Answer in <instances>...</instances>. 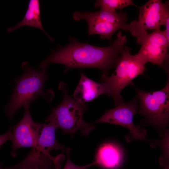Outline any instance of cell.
<instances>
[{"label":"cell","mask_w":169,"mask_h":169,"mask_svg":"<svg viewBox=\"0 0 169 169\" xmlns=\"http://www.w3.org/2000/svg\"><path fill=\"white\" fill-rule=\"evenodd\" d=\"M70 39L68 45L54 51L40 63L38 68L57 63L65 66V72L73 68H94L101 69L102 74L108 75L110 69L115 67L127 42L126 36L120 32L114 42L106 47L96 46Z\"/></svg>","instance_id":"cell-1"},{"label":"cell","mask_w":169,"mask_h":169,"mask_svg":"<svg viewBox=\"0 0 169 169\" xmlns=\"http://www.w3.org/2000/svg\"><path fill=\"white\" fill-rule=\"evenodd\" d=\"M22 66L23 73L15 79L16 86L10 102L4 108L6 115L10 119L20 107H29L31 102L38 97H43L50 102L54 96L52 90L44 91V89L45 83L48 79L47 67L39 70L31 66L26 61L22 63Z\"/></svg>","instance_id":"cell-2"},{"label":"cell","mask_w":169,"mask_h":169,"mask_svg":"<svg viewBox=\"0 0 169 169\" xmlns=\"http://www.w3.org/2000/svg\"><path fill=\"white\" fill-rule=\"evenodd\" d=\"M58 89L63 93V100L58 106L52 108L46 122H52L57 129L61 128L64 132L72 136L79 131L81 135L87 136L95 128L83 119L84 113L88 108L87 105L70 96L67 85L64 82H60Z\"/></svg>","instance_id":"cell-3"},{"label":"cell","mask_w":169,"mask_h":169,"mask_svg":"<svg viewBox=\"0 0 169 169\" xmlns=\"http://www.w3.org/2000/svg\"><path fill=\"white\" fill-rule=\"evenodd\" d=\"M130 47L125 46L115 66L116 69L110 76L102 74L101 80L107 85L109 96L113 98L115 106L124 102L120 95L126 86L133 85L132 80L142 74L146 69L145 64L136 55L130 52Z\"/></svg>","instance_id":"cell-4"},{"label":"cell","mask_w":169,"mask_h":169,"mask_svg":"<svg viewBox=\"0 0 169 169\" xmlns=\"http://www.w3.org/2000/svg\"><path fill=\"white\" fill-rule=\"evenodd\" d=\"M139 102V112L148 122L161 128H166L169 119V79L162 90L146 92L136 88Z\"/></svg>","instance_id":"cell-5"},{"label":"cell","mask_w":169,"mask_h":169,"mask_svg":"<svg viewBox=\"0 0 169 169\" xmlns=\"http://www.w3.org/2000/svg\"><path fill=\"white\" fill-rule=\"evenodd\" d=\"M136 38L141 47L136 54L145 64L147 62L156 64L168 72L165 64L167 65L168 62L169 41L165 31L160 28L150 33L147 31Z\"/></svg>","instance_id":"cell-6"},{"label":"cell","mask_w":169,"mask_h":169,"mask_svg":"<svg viewBox=\"0 0 169 169\" xmlns=\"http://www.w3.org/2000/svg\"><path fill=\"white\" fill-rule=\"evenodd\" d=\"M137 96L131 101L120 103L116 107L108 110L95 123H106L118 125L128 129L130 133L126 137L128 142L132 140L147 141L145 129L139 126H135L133 122L134 115L138 113Z\"/></svg>","instance_id":"cell-7"},{"label":"cell","mask_w":169,"mask_h":169,"mask_svg":"<svg viewBox=\"0 0 169 169\" xmlns=\"http://www.w3.org/2000/svg\"><path fill=\"white\" fill-rule=\"evenodd\" d=\"M169 1L163 3L160 0H150L138 7L139 13L137 20L127 24L126 31L136 37L144 33L147 30H156L164 25V18Z\"/></svg>","instance_id":"cell-8"},{"label":"cell","mask_w":169,"mask_h":169,"mask_svg":"<svg viewBox=\"0 0 169 169\" xmlns=\"http://www.w3.org/2000/svg\"><path fill=\"white\" fill-rule=\"evenodd\" d=\"M24 114L21 120L11 130L12 134V155L23 147H35L37 143L41 123L35 122L32 118L29 107L24 108Z\"/></svg>","instance_id":"cell-9"},{"label":"cell","mask_w":169,"mask_h":169,"mask_svg":"<svg viewBox=\"0 0 169 169\" xmlns=\"http://www.w3.org/2000/svg\"><path fill=\"white\" fill-rule=\"evenodd\" d=\"M60 166L58 159L34 147L21 162L4 169H60Z\"/></svg>","instance_id":"cell-10"},{"label":"cell","mask_w":169,"mask_h":169,"mask_svg":"<svg viewBox=\"0 0 169 169\" xmlns=\"http://www.w3.org/2000/svg\"><path fill=\"white\" fill-rule=\"evenodd\" d=\"M103 94L109 96L108 89L105 83H97L81 73L79 83L73 95L75 100L85 103L95 99Z\"/></svg>","instance_id":"cell-11"},{"label":"cell","mask_w":169,"mask_h":169,"mask_svg":"<svg viewBox=\"0 0 169 169\" xmlns=\"http://www.w3.org/2000/svg\"><path fill=\"white\" fill-rule=\"evenodd\" d=\"M119 148L112 143L102 145L98 150L94 162L95 165L107 169H118L122 161Z\"/></svg>","instance_id":"cell-12"},{"label":"cell","mask_w":169,"mask_h":169,"mask_svg":"<svg viewBox=\"0 0 169 169\" xmlns=\"http://www.w3.org/2000/svg\"><path fill=\"white\" fill-rule=\"evenodd\" d=\"M57 127L51 122L41 124L37 143L35 147L49 153L52 150H64V147L57 141L55 131Z\"/></svg>","instance_id":"cell-13"},{"label":"cell","mask_w":169,"mask_h":169,"mask_svg":"<svg viewBox=\"0 0 169 169\" xmlns=\"http://www.w3.org/2000/svg\"><path fill=\"white\" fill-rule=\"evenodd\" d=\"M73 18L76 21L81 19L86 21L94 19L115 24H125L127 19L125 13H117L101 9L99 11L82 13L78 11L74 12Z\"/></svg>","instance_id":"cell-14"},{"label":"cell","mask_w":169,"mask_h":169,"mask_svg":"<svg viewBox=\"0 0 169 169\" xmlns=\"http://www.w3.org/2000/svg\"><path fill=\"white\" fill-rule=\"evenodd\" d=\"M24 26H28L40 29L47 36L51 41H53V39L47 34L43 28L41 18L39 0H29L27 9L22 21L14 26L8 28L7 30L8 32H10Z\"/></svg>","instance_id":"cell-15"},{"label":"cell","mask_w":169,"mask_h":169,"mask_svg":"<svg viewBox=\"0 0 169 169\" xmlns=\"http://www.w3.org/2000/svg\"><path fill=\"white\" fill-rule=\"evenodd\" d=\"M88 26V33L90 35L99 34L102 39L110 40L112 36L117 31L122 29L125 31L127 24H115L94 19L86 21Z\"/></svg>","instance_id":"cell-16"},{"label":"cell","mask_w":169,"mask_h":169,"mask_svg":"<svg viewBox=\"0 0 169 169\" xmlns=\"http://www.w3.org/2000/svg\"><path fill=\"white\" fill-rule=\"evenodd\" d=\"M137 6L131 0H99L96 2L95 7L101 9L116 11L117 9H122L129 6Z\"/></svg>","instance_id":"cell-17"},{"label":"cell","mask_w":169,"mask_h":169,"mask_svg":"<svg viewBox=\"0 0 169 169\" xmlns=\"http://www.w3.org/2000/svg\"><path fill=\"white\" fill-rule=\"evenodd\" d=\"M70 151V149L69 148H68L66 150L67 159L66 164L63 169H86L95 165L94 162L90 164L83 166H79L74 164L71 161L69 158V155Z\"/></svg>","instance_id":"cell-18"},{"label":"cell","mask_w":169,"mask_h":169,"mask_svg":"<svg viewBox=\"0 0 169 169\" xmlns=\"http://www.w3.org/2000/svg\"><path fill=\"white\" fill-rule=\"evenodd\" d=\"M164 25L166 27L164 30L166 32L167 40L169 41V8L166 10L164 21Z\"/></svg>","instance_id":"cell-19"},{"label":"cell","mask_w":169,"mask_h":169,"mask_svg":"<svg viewBox=\"0 0 169 169\" xmlns=\"http://www.w3.org/2000/svg\"><path fill=\"white\" fill-rule=\"evenodd\" d=\"M12 134L11 130H9L5 134L0 135V147L6 141L11 140Z\"/></svg>","instance_id":"cell-20"},{"label":"cell","mask_w":169,"mask_h":169,"mask_svg":"<svg viewBox=\"0 0 169 169\" xmlns=\"http://www.w3.org/2000/svg\"><path fill=\"white\" fill-rule=\"evenodd\" d=\"M0 169H4V168H2V167L0 166Z\"/></svg>","instance_id":"cell-21"}]
</instances>
